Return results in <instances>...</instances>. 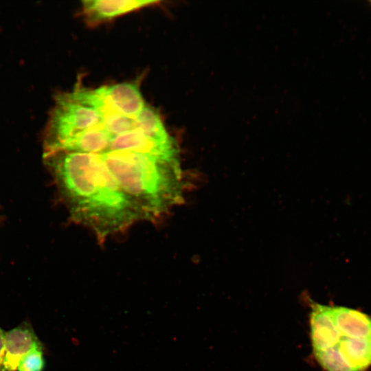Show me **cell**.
<instances>
[{
    "label": "cell",
    "mask_w": 371,
    "mask_h": 371,
    "mask_svg": "<svg viewBox=\"0 0 371 371\" xmlns=\"http://www.w3.org/2000/svg\"><path fill=\"white\" fill-rule=\"evenodd\" d=\"M71 218L100 240L146 220L100 155L56 151L44 154Z\"/></svg>",
    "instance_id": "obj_1"
},
{
    "label": "cell",
    "mask_w": 371,
    "mask_h": 371,
    "mask_svg": "<svg viewBox=\"0 0 371 371\" xmlns=\"http://www.w3.org/2000/svg\"><path fill=\"white\" fill-rule=\"evenodd\" d=\"M100 155L146 220H154L181 203L184 184L180 161L133 151H110Z\"/></svg>",
    "instance_id": "obj_2"
},
{
    "label": "cell",
    "mask_w": 371,
    "mask_h": 371,
    "mask_svg": "<svg viewBox=\"0 0 371 371\" xmlns=\"http://www.w3.org/2000/svg\"><path fill=\"white\" fill-rule=\"evenodd\" d=\"M311 337L315 357L327 371H366L371 366V317L358 310L330 306Z\"/></svg>",
    "instance_id": "obj_3"
},
{
    "label": "cell",
    "mask_w": 371,
    "mask_h": 371,
    "mask_svg": "<svg viewBox=\"0 0 371 371\" xmlns=\"http://www.w3.org/2000/svg\"><path fill=\"white\" fill-rule=\"evenodd\" d=\"M102 123L100 112L79 103L70 92L60 93L56 96L46 124L44 153L54 150L76 135Z\"/></svg>",
    "instance_id": "obj_4"
},
{
    "label": "cell",
    "mask_w": 371,
    "mask_h": 371,
    "mask_svg": "<svg viewBox=\"0 0 371 371\" xmlns=\"http://www.w3.org/2000/svg\"><path fill=\"white\" fill-rule=\"evenodd\" d=\"M110 151H133L180 161L177 142L164 144L155 141L136 128L113 136L108 152Z\"/></svg>",
    "instance_id": "obj_5"
},
{
    "label": "cell",
    "mask_w": 371,
    "mask_h": 371,
    "mask_svg": "<svg viewBox=\"0 0 371 371\" xmlns=\"http://www.w3.org/2000/svg\"><path fill=\"white\" fill-rule=\"evenodd\" d=\"M41 346L42 344L27 321L5 332V348L1 371H16L19 361L26 354Z\"/></svg>",
    "instance_id": "obj_6"
},
{
    "label": "cell",
    "mask_w": 371,
    "mask_h": 371,
    "mask_svg": "<svg viewBox=\"0 0 371 371\" xmlns=\"http://www.w3.org/2000/svg\"><path fill=\"white\" fill-rule=\"evenodd\" d=\"M112 111L135 119L146 105L136 82H122L95 89Z\"/></svg>",
    "instance_id": "obj_7"
},
{
    "label": "cell",
    "mask_w": 371,
    "mask_h": 371,
    "mask_svg": "<svg viewBox=\"0 0 371 371\" xmlns=\"http://www.w3.org/2000/svg\"><path fill=\"white\" fill-rule=\"evenodd\" d=\"M158 3L142 0H86L82 2V6L87 21L93 25Z\"/></svg>",
    "instance_id": "obj_8"
},
{
    "label": "cell",
    "mask_w": 371,
    "mask_h": 371,
    "mask_svg": "<svg viewBox=\"0 0 371 371\" xmlns=\"http://www.w3.org/2000/svg\"><path fill=\"white\" fill-rule=\"evenodd\" d=\"M113 137V135L100 124L76 135L54 150L44 153V154L56 151H66L102 155L109 151Z\"/></svg>",
    "instance_id": "obj_9"
},
{
    "label": "cell",
    "mask_w": 371,
    "mask_h": 371,
    "mask_svg": "<svg viewBox=\"0 0 371 371\" xmlns=\"http://www.w3.org/2000/svg\"><path fill=\"white\" fill-rule=\"evenodd\" d=\"M135 128L148 137L164 144L176 142L166 131L157 110L146 104L135 118Z\"/></svg>",
    "instance_id": "obj_10"
},
{
    "label": "cell",
    "mask_w": 371,
    "mask_h": 371,
    "mask_svg": "<svg viewBox=\"0 0 371 371\" xmlns=\"http://www.w3.org/2000/svg\"><path fill=\"white\" fill-rule=\"evenodd\" d=\"M102 125L115 136L135 129V119L108 110L102 114Z\"/></svg>",
    "instance_id": "obj_11"
},
{
    "label": "cell",
    "mask_w": 371,
    "mask_h": 371,
    "mask_svg": "<svg viewBox=\"0 0 371 371\" xmlns=\"http://www.w3.org/2000/svg\"><path fill=\"white\" fill-rule=\"evenodd\" d=\"M45 357L43 346L34 348L19 361L17 371H43Z\"/></svg>",
    "instance_id": "obj_12"
},
{
    "label": "cell",
    "mask_w": 371,
    "mask_h": 371,
    "mask_svg": "<svg viewBox=\"0 0 371 371\" xmlns=\"http://www.w3.org/2000/svg\"><path fill=\"white\" fill-rule=\"evenodd\" d=\"M5 348V332L0 327V371L3 361Z\"/></svg>",
    "instance_id": "obj_13"
},
{
    "label": "cell",
    "mask_w": 371,
    "mask_h": 371,
    "mask_svg": "<svg viewBox=\"0 0 371 371\" xmlns=\"http://www.w3.org/2000/svg\"><path fill=\"white\" fill-rule=\"evenodd\" d=\"M368 3H369L370 6L371 7V1H370Z\"/></svg>",
    "instance_id": "obj_14"
}]
</instances>
